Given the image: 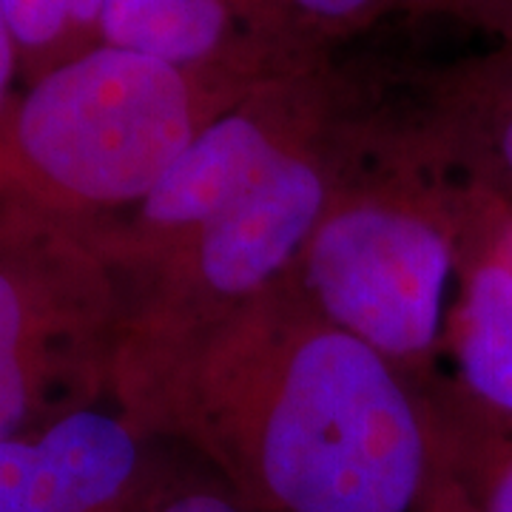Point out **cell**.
<instances>
[{"mask_svg":"<svg viewBox=\"0 0 512 512\" xmlns=\"http://www.w3.org/2000/svg\"><path fill=\"white\" fill-rule=\"evenodd\" d=\"M103 43L251 89L328 60L285 0H106Z\"/></svg>","mask_w":512,"mask_h":512,"instance_id":"obj_7","label":"cell"},{"mask_svg":"<svg viewBox=\"0 0 512 512\" xmlns=\"http://www.w3.org/2000/svg\"><path fill=\"white\" fill-rule=\"evenodd\" d=\"M285 6L330 49V43L362 35L396 12H424L427 0H285Z\"/></svg>","mask_w":512,"mask_h":512,"instance_id":"obj_13","label":"cell"},{"mask_svg":"<svg viewBox=\"0 0 512 512\" xmlns=\"http://www.w3.org/2000/svg\"><path fill=\"white\" fill-rule=\"evenodd\" d=\"M23 86L103 46L106 0H0Z\"/></svg>","mask_w":512,"mask_h":512,"instance_id":"obj_12","label":"cell"},{"mask_svg":"<svg viewBox=\"0 0 512 512\" xmlns=\"http://www.w3.org/2000/svg\"><path fill=\"white\" fill-rule=\"evenodd\" d=\"M254 89L103 43L15 94L0 120V183L106 237Z\"/></svg>","mask_w":512,"mask_h":512,"instance_id":"obj_3","label":"cell"},{"mask_svg":"<svg viewBox=\"0 0 512 512\" xmlns=\"http://www.w3.org/2000/svg\"><path fill=\"white\" fill-rule=\"evenodd\" d=\"M367 94L353 86L322 126L299 140L242 197L191 239L126 276L120 336H174L234 313L288 279L328 208Z\"/></svg>","mask_w":512,"mask_h":512,"instance_id":"obj_5","label":"cell"},{"mask_svg":"<svg viewBox=\"0 0 512 512\" xmlns=\"http://www.w3.org/2000/svg\"><path fill=\"white\" fill-rule=\"evenodd\" d=\"M390 109L444 180L512 202V49L441 66Z\"/></svg>","mask_w":512,"mask_h":512,"instance_id":"obj_9","label":"cell"},{"mask_svg":"<svg viewBox=\"0 0 512 512\" xmlns=\"http://www.w3.org/2000/svg\"><path fill=\"white\" fill-rule=\"evenodd\" d=\"M433 12L476 26L493 35L498 46L512 49V0H436Z\"/></svg>","mask_w":512,"mask_h":512,"instance_id":"obj_14","label":"cell"},{"mask_svg":"<svg viewBox=\"0 0 512 512\" xmlns=\"http://www.w3.org/2000/svg\"><path fill=\"white\" fill-rule=\"evenodd\" d=\"M126 311L100 239L0 183V441L97 407Z\"/></svg>","mask_w":512,"mask_h":512,"instance_id":"obj_4","label":"cell"},{"mask_svg":"<svg viewBox=\"0 0 512 512\" xmlns=\"http://www.w3.org/2000/svg\"><path fill=\"white\" fill-rule=\"evenodd\" d=\"M433 512H473L467 507V501L458 495V490L450 484V478H447V490L441 493L439 504H436V510Z\"/></svg>","mask_w":512,"mask_h":512,"instance_id":"obj_18","label":"cell"},{"mask_svg":"<svg viewBox=\"0 0 512 512\" xmlns=\"http://www.w3.org/2000/svg\"><path fill=\"white\" fill-rule=\"evenodd\" d=\"M501 211L504 200L470 191L444 345H450L456 362L458 393L512 421V268L498 251Z\"/></svg>","mask_w":512,"mask_h":512,"instance_id":"obj_10","label":"cell"},{"mask_svg":"<svg viewBox=\"0 0 512 512\" xmlns=\"http://www.w3.org/2000/svg\"><path fill=\"white\" fill-rule=\"evenodd\" d=\"M109 396L254 512H433L447 490L430 393L288 279L200 328L120 336Z\"/></svg>","mask_w":512,"mask_h":512,"instance_id":"obj_1","label":"cell"},{"mask_svg":"<svg viewBox=\"0 0 512 512\" xmlns=\"http://www.w3.org/2000/svg\"><path fill=\"white\" fill-rule=\"evenodd\" d=\"M15 80H20L18 49H15V40H12V32H9L3 9H0V120L18 94L15 92Z\"/></svg>","mask_w":512,"mask_h":512,"instance_id":"obj_16","label":"cell"},{"mask_svg":"<svg viewBox=\"0 0 512 512\" xmlns=\"http://www.w3.org/2000/svg\"><path fill=\"white\" fill-rule=\"evenodd\" d=\"M498 251L512 268V202H504V211L498 217Z\"/></svg>","mask_w":512,"mask_h":512,"instance_id":"obj_17","label":"cell"},{"mask_svg":"<svg viewBox=\"0 0 512 512\" xmlns=\"http://www.w3.org/2000/svg\"><path fill=\"white\" fill-rule=\"evenodd\" d=\"M146 439L123 413L89 407L0 441V512H137Z\"/></svg>","mask_w":512,"mask_h":512,"instance_id":"obj_8","label":"cell"},{"mask_svg":"<svg viewBox=\"0 0 512 512\" xmlns=\"http://www.w3.org/2000/svg\"><path fill=\"white\" fill-rule=\"evenodd\" d=\"M350 83L330 60L256 86L200 131L146 202L100 239L123 274L157 262L214 220L299 140L322 126Z\"/></svg>","mask_w":512,"mask_h":512,"instance_id":"obj_6","label":"cell"},{"mask_svg":"<svg viewBox=\"0 0 512 512\" xmlns=\"http://www.w3.org/2000/svg\"><path fill=\"white\" fill-rule=\"evenodd\" d=\"M447 478L473 512H512V421L481 410L456 387L430 390Z\"/></svg>","mask_w":512,"mask_h":512,"instance_id":"obj_11","label":"cell"},{"mask_svg":"<svg viewBox=\"0 0 512 512\" xmlns=\"http://www.w3.org/2000/svg\"><path fill=\"white\" fill-rule=\"evenodd\" d=\"M436 9V0H427V6H424V12H433Z\"/></svg>","mask_w":512,"mask_h":512,"instance_id":"obj_19","label":"cell"},{"mask_svg":"<svg viewBox=\"0 0 512 512\" xmlns=\"http://www.w3.org/2000/svg\"><path fill=\"white\" fill-rule=\"evenodd\" d=\"M146 512H254L228 487H185L157 498Z\"/></svg>","mask_w":512,"mask_h":512,"instance_id":"obj_15","label":"cell"},{"mask_svg":"<svg viewBox=\"0 0 512 512\" xmlns=\"http://www.w3.org/2000/svg\"><path fill=\"white\" fill-rule=\"evenodd\" d=\"M467 214L470 191L410 146L390 106L367 103L288 282L322 319L427 390L436 384L433 362L447 333Z\"/></svg>","mask_w":512,"mask_h":512,"instance_id":"obj_2","label":"cell"}]
</instances>
